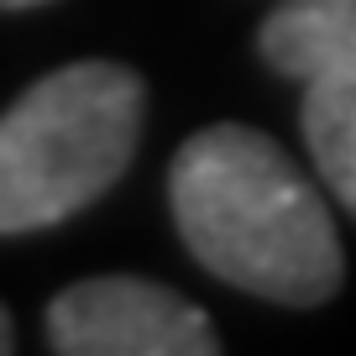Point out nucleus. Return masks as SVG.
I'll use <instances>...</instances> for the list:
<instances>
[{
  "mask_svg": "<svg viewBox=\"0 0 356 356\" xmlns=\"http://www.w3.org/2000/svg\"><path fill=\"white\" fill-rule=\"evenodd\" d=\"M173 220L194 262L278 304H325L341 289V236L314 184L273 136L204 126L168 168Z\"/></svg>",
  "mask_w": 356,
  "mask_h": 356,
  "instance_id": "obj_1",
  "label": "nucleus"
},
{
  "mask_svg": "<svg viewBox=\"0 0 356 356\" xmlns=\"http://www.w3.org/2000/svg\"><path fill=\"white\" fill-rule=\"evenodd\" d=\"M147 89L126 63H68L0 115V236L95 204L131 168Z\"/></svg>",
  "mask_w": 356,
  "mask_h": 356,
  "instance_id": "obj_2",
  "label": "nucleus"
},
{
  "mask_svg": "<svg viewBox=\"0 0 356 356\" xmlns=\"http://www.w3.org/2000/svg\"><path fill=\"white\" fill-rule=\"evenodd\" d=\"M47 341L63 356H215L210 314L147 278H84L47 304Z\"/></svg>",
  "mask_w": 356,
  "mask_h": 356,
  "instance_id": "obj_3",
  "label": "nucleus"
},
{
  "mask_svg": "<svg viewBox=\"0 0 356 356\" xmlns=\"http://www.w3.org/2000/svg\"><path fill=\"white\" fill-rule=\"evenodd\" d=\"M257 42L278 74L304 84L356 74V0H283Z\"/></svg>",
  "mask_w": 356,
  "mask_h": 356,
  "instance_id": "obj_4",
  "label": "nucleus"
},
{
  "mask_svg": "<svg viewBox=\"0 0 356 356\" xmlns=\"http://www.w3.org/2000/svg\"><path fill=\"white\" fill-rule=\"evenodd\" d=\"M299 121H304V142L314 152L320 178L356 215V74L309 79Z\"/></svg>",
  "mask_w": 356,
  "mask_h": 356,
  "instance_id": "obj_5",
  "label": "nucleus"
},
{
  "mask_svg": "<svg viewBox=\"0 0 356 356\" xmlns=\"http://www.w3.org/2000/svg\"><path fill=\"white\" fill-rule=\"evenodd\" d=\"M11 346H16V330H11V314L0 309V356L11 351Z\"/></svg>",
  "mask_w": 356,
  "mask_h": 356,
  "instance_id": "obj_6",
  "label": "nucleus"
},
{
  "mask_svg": "<svg viewBox=\"0 0 356 356\" xmlns=\"http://www.w3.org/2000/svg\"><path fill=\"white\" fill-rule=\"evenodd\" d=\"M6 11H22V6H42V0H0Z\"/></svg>",
  "mask_w": 356,
  "mask_h": 356,
  "instance_id": "obj_7",
  "label": "nucleus"
}]
</instances>
